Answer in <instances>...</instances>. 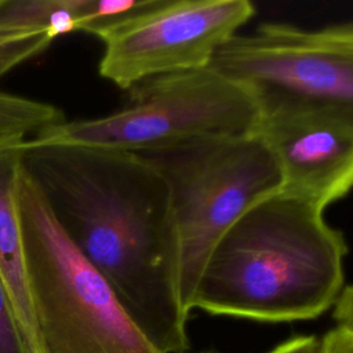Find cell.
Masks as SVG:
<instances>
[{"label":"cell","mask_w":353,"mask_h":353,"mask_svg":"<svg viewBox=\"0 0 353 353\" xmlns=\"http://www.w3.org/2000/svg\"><path fill=\"white\" fill-rule=\"evenodd\" d=\"M22 168L63 234L103 277L160 353H185L189 317L175 288L168 188L141 154L113 148L17 142Z\"/></svg>","instance_id":"1"},{"label":"cell","mask_w":353,"mask_h":353,"mask_svg":"<svg viewBox=\"0 0 353 353\" xmlns=\"http://www.w3.org/2000/svg\"><path fill=\"white\" fill-rule=\"evenodd\" d=\"M346 254L343 233L323 208L277 190L250 205L216 241L192 310L263 323L316 319L345 287Z\"/></svg>","instance_id":"2"},{"label":"cell","mask_w":353,"mask_h":353,"mask_svg":"<svg viewBox=\"0 0 353 353\" xmlns=\"http://www.w3.org/2000/svg\"><path fill=\"white\" fill-rule=\"evenodd\" d=\"M18 207L39 353H160L63 234L22 167Z\"/></svg>","instance_id":"3"},{"label":"cell","mask_w":353,"mask_h":353,"mask_svg":"<svg viewBox=\"0 0 353 353\" xmlns=\"http://www.w3.org/2000/svg\"><path fill=\"white\" fill-rule=\"evenodd\" d=\"M163 176L176 244L175 288L189 317L216 241L254 203L280 190L281 174L256 134L208 137L138 153Z\"/></svg>","instance_id":"4"},{"label":"cell","mask_w":353,"mask_h":353,"mask_svg":"<svg viewBox=\"0 0 353 353\" xmlns=\"http://www.w3.org/2000/svg\"><path fill=\"white\" fill-rule=\"evenodd\" d=\"M130 101L103 117L62 121L30 137L143 153L208 137L252 134L259 101L247 87L211 68L146 79Z\"/></svg>","instance_id":"5"},{"label":"cell","mask_w":353,"mask_h":353,"mask_svg":"<svg viewBox=\"0 0 353 353\" xmlns=\"http://www.w3.org/2000/svg\"><path fill=\"white\" fill-rule=\"evenodd\" d=\"M208 68L247 87L258 101L296 98L353 105V25L302 29L265 22L251 34L228 39Z\"/></svg>","instance_id":"6"},{"label":"cell","mask_w":353,"mask_h":353,"mask_svg":"<svg viewBox=\"0 0 353 353\" xmlns=\"http://www.w3.org/2000/svg\"><path fill=\"white\" fill-rule=\"evenodd\" d=\"M254 14L250 0H150L98 36L105 44L99 74L130 90L146 79L207 68Z\"/></svg>","instance_id":"7"},{"label":"cell","mask_w":353,"mask_h":353,"mask_svg":"<svg viewBox=\"0 0 353 353\" xmlns=\"http://www.w3.org/2000/svg\"><path fill=\"white\" fill-rule=\"evenodd\" d=\"M254 134L281 174L280 192L323 210L353 183V105L296 98L259 101Z\"/></svg>","instance_id":"8"},{"label":"cell","mask_w":353,"mask_h":353,"mask_svg":"<svg viewBox=\"0 0 353 353\" xmlns=\"http://www.w3.org/2000/svg\"><path fill=\"white\" fill-rule=\"evenodd\" d=\"M87 1L0 0V79L58 36L80 30Z\"/></svg>","instance_id":"9"},{"label":"cell","mask_w":353,"mask_h":353,"mask_svg":"<svg viewBox=\"0 0 353 353\" xmlns=\"http://www.w3.org/2000/svg\"><path fill=\"white\" fill-rule=\"evenodd\" d=\"M17 142L19 141L0 143V283L30 352L39 353L18 207V183L22 165Z\"/></svg>","instance_id":"10"},{"label":"cell","mask_w":353,"mask_h":353,"mask_svg":"<svg viewBox=\"0 0 353 353\" xmlns=\"http://www.w3.org/2000/svg\"><path fill=\"white\" fill-rule=\"evenodd\" d=\"M65 120L51 103L0 90V143L28 139Z\"/></svg>","instance_id":"11"},{"label":"cell","mask_w":353,"mask_h":353,"mask_svg":"<svg viewBox=\"0 0 353 353\" xmlns=\"http://www.w3.org/2000/svg\"><path fill=\"white\" fill-rule=\"evenodd\" d=\"M0 353H32L1 283H0Z\"/></svg>","instance_id":"12"},{"label":"cell","mask_w":353,"mask_h":353,"mask_svg":"<svg viewBox=\"0 0 353 353\" xmlns=\"http://www.w3.org/2000/svg\"><path fill=\"white\" fill-rule=\"evenodd\" d=\"M319 353H353V321H335L319 339Z\"/></svg>","instance_id":"13"},{"label":"cell","mask_w":353,"mask_h":353,"mask_svg":"<svg viewBox=\"0 0 353 353\" xmlns=\"http://www.w3.org/2000/svg\"><path fill=\"white\" fill-rule=\"evenodd\" d=\"M268 353H319V339L314 335H296L274 346Z\"/></svg>","instance_id":"14"},{"label":"cell","mask_w":353,"mask_h":353,"mask_svg":"<svg viewBox=\"0 0 353 353\" xmlns=\"http://www.w3.org/2000/svg\"><path fill=\"white\" fill-rule=\"evenodd\" d=\"M204 353H215V352H204Z\"/></svg>","instance_id":"15"}]
</instances>
